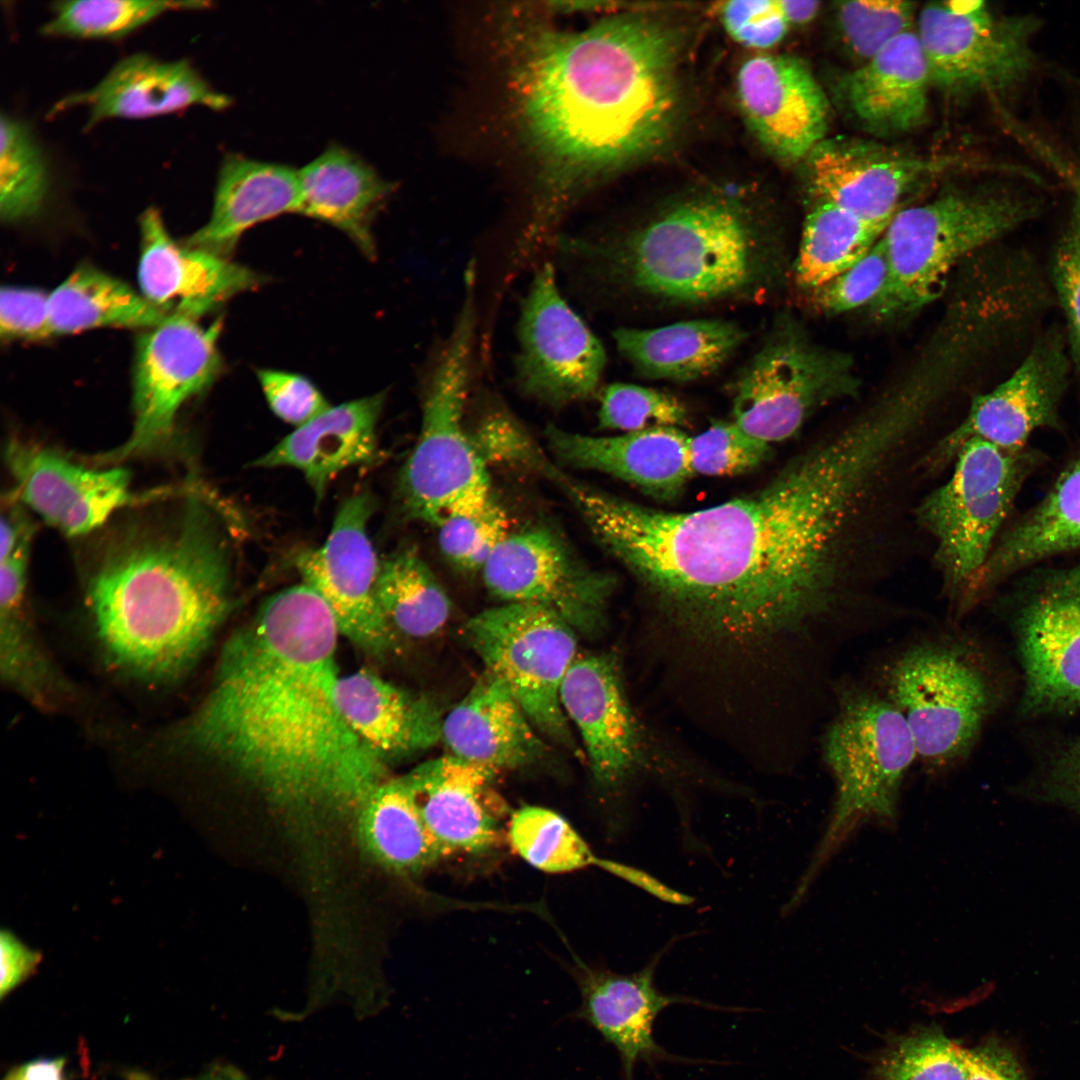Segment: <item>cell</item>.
I'll return each instance as SVG.
<instances>
[{
	"instance_id": "1",
	"label": "cell",
	"mask_w": 1080,
	"mask_h": 1080,
	"mask_svg": "<svg viewBox=\"0 0 1080 1080\" xmlns=\"http://www.w3.org/2000/svg\"><path fill=\"white\" fill-rule=\"evenodd\" d=\"M563 492L664 611L713 632H780L825 616L870 539L868 474L829 438L763 487L694 511L648 507L574 478Z\"/></svg>"
},
{
	"instance_id": "2",
	"label": "cell",
	"mask_w": 1080,
	"mask_h": 1080,
	"mask_svg": "<svg viewBox=\"0 0 1080 1080\" xmlns=\"http://www.w3.org/2000/svg\"><path fill=\"white\" fill-rule=\"evenodd\" d=\"M336 620L301 583L269 596L224 644L207 696L171 734L271 801L355 809L386 779L336 698Z\"/></svg>"
},
{
	"instance_id": "3",
	"label": "cell",
	"mask_w": 1080,
	"mask_h": 1080,
	"mask_svg": "<svg viewBox=\"0 0 1080 1080\" xmlns=\"http://www.w3.org/2000/svg\"><path fill=\"white\" fill-rule=\"evenodd\" d=\"M514 32L516 106L548 179L530 221L550 232L577 180L641 158L672 135L680 39L669 25L639 14L577 32L540 24Z\"/></svg>"
},
{
	"instance_id": "4",
	"label": "cell",
	"mask_w": 1080,
	"mask_h": 1080,
	"mask_svg": "<svg viewBox=\"0 0 1080 1080\" xmlns=\"http://www.w3.org/2000/svg\"><path fill=\"white\" fill-rule=\"evenodd\" d=\"M211 503L191 499L176 521L137 529L92 573L86 601L106 658L165 684L199 659L234 605L232 553Z\"/></svg>"
},
{
	"instance_id": "5",
	"label": "cell",
	"mask_w": 1080,
	"mask_h": 1080,
	"mask_svg": "<svg viewBox=\"0 0 1080 1080\" xmlns=\"http://www.w3.org/2000/svg\"><path fill=\"white\" fill-rule=\"evenodd\" d=\"M558 248L611 283L678 304L753 294L776 264L769 239L746 211L711 197L675 204L620 240L564 237Z\"/></svg>"
},
{
	"instance_id": "6",
	"label": "cell",
	"mask_w": 1080,
	"mask_h": 1080,
	"mask_svg": "<svg viewBox=\"0 0 1080 1080\" xmlns=\"http://www.w3.org/2000/svg\"><path fill=\"white\" fill-rule=\"evenodd\" d=\"M1036 199L1001 188H957L898 211L881 241L889 273L870 304L880 318L921 308L963 258L1033 218Z\"/></svg>"
},
{
	"instance_id": "7",
	"label": "cell",
	"mask_w": 1080,
	"mask_h": 1080,
	"mask_svg": "<svg viewBox=\"0 0 1080 1080\" xmlns=\"http://www.w3.org/2000/svg\"><path fill=\"white\" fill-rule=\"evenodd\" d=\"M824 761L835 781L831 819L791 895L796 908L826 862L861 824L893 825L903 780L917 757L911 730L897 707L871 692L841 694L823 739Z\"/></svg>"
},
{
	"instance_id": "8",
	"label": "cell",
	"mask_w": 1080,
	"mask_h": 1080,
	"mask_svg": "<svg viewBox=\"0 0 1080 1080\" xmlns=\"http://www.w3.org/2000/svg\"><path fill=\"white\" fill-rule=\"evenodd\" d=\"M473 288L467 280L461 310L428 379L420 433L398 483L403 512L436 527L491 494L488 467L464 427L476 329Z\"/></svg>"
},
{
	"instance_id": "9",
	"label": "cell",
	"mask_w": 1080,
	"mask_h": 1080,
	"mask_svg": "<svg viewBox=\"0 0 1080 1080\" xmlns=\"http://www.w3.org/2000/svg\"><path fill=\"white\" fill-rule=\"evenodd\" d=\"M1042 457L1029 447L1011 453L971 438L957 452L949 479L916 506V520L934 541V560L956 618L969 612L972 588Z\"/></svg>"
},
{
	"instance_id": "10",
	"label": "cell",
	"mask_w": 1080,
	"mask_h": 1080,
	"mask_svg": "<svg viewBox=\"0 0 1080 1080\" xmlns=\"http://www.w3.org/2000/svg\"><path fill=\"white\" fill-rule=\"evenodd\" d=\"M576 635L558 615L524 603L488 608L464 626L485 671L508 688L538 732L572 750L560 689L577 658Z\"/></svg>"
},
{
	"instance_id": "11",
	"label": "cell",
	"mask_w": 1080,
	"mask_h": 1080,
	"mask_svg": "<svg viewBox=\"0 0 1080 1080\" xmlns=\"http://www.w3.org/2000/svg\"><path fill=\"white\" fill-rule=\"evenodd\" d=\"M858 385L848 356L810 343L783 321L739 375L731 420L771 446L792 437L818 409L855 395Z\"/></svg>"
},
{
	"instance_id": "12",
	"label": "cell",
	"mask_w": 1080,
	"mask_h": 1080,
	"mask_svg": "<svg viewBox=\"0 0 1080 1080\" xmlns=\"http://www.w3.org/2000/svg\"><path fill=\"white\" fill-rule=\"evenodd\" d=\"M888 699L905 718L917 757L947 766L975 744L992 707L987 675L952 642H927L906 650L888 672Z\"/></svg>"
},
{
	"instance_id": "13",
	"label": "cell",
	"mask_w": 1080,
	"mask_h": 1080,
	"mask_svg": "<svg viewBox=\"0 0 1080 1080\" xmlns=\"http://www.w3.org/2000/svg\"><path fill=\"white\" fill-rule=\"evenodd\" d=\"M1040 21L1032 15H1000L984 1L926 4L917 16V36L932 86L967 98L1003 92L1034 68L1032 38Z\"/></svg>"
},
{
	"instance_id": "14",
	"label": "cell",
	"mask_w": 1080,
	"mask_h": 1080,
	"mask_svg": "<svg viewBox=\"0 0 1080 1080\" xmlns=\"http://www.w3.org/2000/svg\"><path fill=\"white\" fill-rule=\"evenodd\" d=\"M1014 612L1022 714L1080 709V561L1026 570Z\"/></svg>"
},
{
	"instance_id": "15",
	"label": "cell",
	"mask_w": 1080,
	"mask_h": 1080,
	"mask_svg": "<svg viewBox=\"0 0 1080 1080\" xmlns=\"http://www.w3.org/2000/svg\"><path fill=\"white\" fill-rule=\"evenodd\" d=\"M481 573L489 592L504 603L542 607L588 636L605 625L616 584L612 575L589 566L546 525L509 533Z\"/></svg>"
},
{
	"instance_id": "16",
	"label": "cell",
	"mask_w": 1080,
	"mask_h": 1080,
	"mask_svg": "<svg viewBox=\"0 0 1080 1080\" xmlns=\"http://www.w3.org/2000/svg\"><path fill=\"white\" fill-rule=\"evenodd\" d=\"M375 503L367 490L352 494L340 505L326 541L303 549L295 567L331 610L340 635L374 658L398 647L380 609L377 584L381 560L368 534Z\"/></svg>"
},
{
	"instance_id": "17",
	"label": "cell",
	"mask_w": 1080,
	"mask_h": 1080,
	"mask_svg": "<svg viewBox=\"0 0 1080 1080\" xmlns=\"http://www.w3.org/2000/svg\"><path fill=\"white\" fill-rule=\"evenodd\" d=\"M219 329V323L205 327L196 319L169 316L138 338L133 375L134 428L113 458L148 453L168 445L182 405L207 389L220 372Z\"/></svg>"
},
{
	"instance_id": "18",
	"label": "cell",
	"mask_w": 1080,
	"mask_h": 1080,
	"mask_svg": "<svg viewBox=\"0 0 1080 1080\" xmlns=\"http://www.w3.org/2000/svg\"><path fill=\"white\" fill-rule=\"evenodd\" d=\"M518 339L515 378L526 396L561 407L596 390L606 363L604 348L561 295L550 263L532 279Z\"/></svg>"
},
{
	"instance_id": "19",
	"label": "cell",
	"mask_w": 1080,
	"mask_h": 1080,
	"mask_svg": "<svg viewBox=\"0 0 1080 1080\" xmlns=\"http://www.w3.org/2000/svg\"><path fill=\"white\" fill-rule=\"evenodd\" d=\"M1069 368L1062 337H1041L1007 379L975 397L961 422L929 445L920 460L922 472L946 468L971 438L1011 453L1028 448L1035 431L1058 426Z\"/></svg>"
},
{
	"instance_id": "20",
	"label": "cell",
	"mask_w": 1080,
	"mask_h": 1080,
	"mask_svg": "<svg viewBox=\"0 0 1080 1080\" xmlns=\"http://www.w3.org/2000/svg\"><path fill=\"white\" fill-rule=\"evenodd\" d=\"M676 940L671 939L649 962L633 973L621 974L585 964L577 966L574 971L581 1002L571 1017L590 1026L615 1049L620 1060L621 1080H635V1068L639 1063L646 1064L653 1071H657V1066L664 1062L713 1063L711 1060L671 1054L657 1043L654 1026L668 1007L684 1004L717 1011H750L660 990L655 981L656 971Z\"/></svg>"
},
{
	"instance_id": "21",
	"label": "cell",
	"mask_w": 1080,
	"mask_h": 1080,
	"mask_svg": "<svg viewBox=\"0 0 1080 1080\" xmlns=\"http://www.w3.org/2000/svg\"><path fill=\"white\" fill-rule=\"evenodd\" d=\"M803 160L805 186L813 202L832 203L884 223L916 188L956 162L849 136L825 137Z\"/></svg>"
},
{
	"instance_id": "22",
	"label": "cell",
	"mask_w": 1080,
	"mask_h": 1080,
	"mask_svg": "<svg viewBox=\"0 0 1080 1080\" xmlns=\"http://www.w3.org/2000/svg\"><path fill=\"white\" fill-rule=\"evenodd\" d=\"M737 98L754 135L780 160H803L827 137L831 102L798 57L760 54L744 61Z\"/></svg>"
},
{
	"instance_id": "23",
	"label": "cell",
	"mask_w": 1080,
	"mask_h": 1080,
	"mask_svg": "<svg viewBox=\"0 0 1080 1080\" xmlns=\"http://www.w3.org/2000/svg\"><path fill=\"white\" fill-rule=\"evenodd\" d=\"M5 456L15 498L66 536L100 527L133 498L122 468L91 469L20 440L9 442Z\"/></svg>"
},
{
	"instance_id": "24",
	"label": "cell",
	"mask_w": 1080,
	"mask_h": 1080,
	"mask_svg": "<svg viewBox=\"0 0 1080 1080\" xmlns=\"http://www.w3.org/2000/svg\"><path fill=\"white\" fill-rule=\"evenodd\" d=\"M138 282L143 297L167 316L198 319L263 278L210 251L182 245L155 208L140 217Z\"/></svg>"
},
{
	"instance_id": "25",
	"label": "cell",
	"mask_w": 1080,
	"mask_h": 1080,
	"mask_svg": "<svg viewBox=\"0 0 1080 1080\" xmlns=\"http://www.w3.org/2000/svg\"><path fill=\"white\" fill-rule=\"evenodd\" d=\"M930 87V71L917 33L908 30L863 64L836 73L828 97L867 134L890 137L926 121Z\"/></svg>"
},
{
	"instance_id": "26",
	"label": "cell",
	"mask_w": 1080,
	"mask_h": 1080,
	"mask_svg": "<svg viewBox=\"0 0 1080 1080\" xmlns=\"http://www.w3.org/2000/svg\"><path fill=\"white\" fill-rule=\"evenodd\" d=\"M566 717L577 727L593 779L617 794L641 763V738L614 657H577L560 689Z\"/></svg>"
},
{
	"instance_id": "27",
	"label": "cell",
	"mask_w": 1080,
	"mask_h": 1080,
	"mask_svg": "<svg viewBox=\"0 0 1080 1080\" xmlns=\"http://www.w3.org/2000/svg\"><path fill=\"white\" fill-rule=\"evenodd\" d=\"M231 104L187 59L164 61L135 53L117 62L93 87L60 99L50 114L84 107L88 130L109 119H142L192 106L223 111Z\"/></svg>"
},
{
	"instance_id": "28",
	"label": "cell",
	"mask_w": 1080,
	"mask_h": 1080,
	"mask_svg": "<svg viewBox=\"0 0 1080 1080\" xmlns=\"http://www.w3.org/2000/svg\"><path fill=\"white\" fill-rule=\"evenodd\" d=\"M495 774L449 754L404 776L443 856L481 854L498 843L503 805L490 789Z\"/></svg>"
},
{
	"instance_id": "29",
	"label": "cell",
	"mask_w": 1080,
	"mask_h": 1080,
	"mask_svg": "<svg viewBox=\"0 0 1080 1080\" xmlns=\"http://www.w3.org/2000/svg\"><path fill=\"white\" fill-rule=\"evenodd\" d=\"M545 434L550 451L560 463L605 473L657 499L675 498L693 476L689 436L678 427L591 436L551 425Z\"/></svg>"
},
{
	"instance_id": "30",
	"label": "cell",
	"mask_w": 1080,
	"mask_h": 1080,
	"mask_svg": "<svg viewBox=\"0 0 1080 1080\" xmlns=\"http://www.w3.org/2000/svg\"><path fill=\"white\" fill-rule=\"evenodd\" d=\"M336 698L350 729L385 765L423 752L441 738L444 717L432 698L370 669L340 674Z\"/></svg>"
},
{
	"instance_id": "31",
	"label": "cell",
	"mask_w": 1080,
	"mask_h": 1080,
	"mask_svg": "<svg viewBox=\"0 0 1080 1080\" xmlns=\"http://www.w3.org/2000/svg\"><path fill=\"white\" fill-rule=\"evenodd\" d=\"M384 402V393H378L330 406L295 428L252 465L299 470L321 501L339 473L374 464L380 458L376 428Z\"/></svg>"
},
{
	"instance_id": "32",
	"label": "cell",
	"mask_w": 1080,
	"mask_h": 1080,
	"mask_svg": "<svg viewBox=\"0 0 1080 1080\" xmlns=\"http://www.w3.org/2000/svg\"><path fill=\"white\" fill-rule=\"evenodd\" d=\"M537 731L508 688L485 671L443 718L441 738L451 755L497 773L544 756Z\"/></svg>"
},
{
	"instance_id": "33",
	"label": "cell",
	"mask_w": 1080,
	"mask_h": 1080,
	"mask_svg": "<svg viewBox=\"0 0 1080 1080\" xmlns=\"http://www.w3.org/2000/svg\"><path fill=\"white\" fill-rule=\"evenodd\" d=\"M300 206L298 170L228 153L217 174L210 217L185 244L223 256L251 227L299 214Z\"/></svg>"
},
{
	"instance_id": "34",
	"label": "cell",
	"mask_w": 1080,
	"mask_h": 1080,
	"mask_svg": "<svg viewBox=\"0 0 1080 1080\" xmlns=\"http://www.w3.org/2000/svg\"><path fill=\"white\" fill-rule=\"evenodd\" d=\"M1080 550V456L1043 498L999 535L972 598L980 602L1003 581L1046 560Z\"/></svg>"
},
{
	"instance_id": "35",
	"label": "cell",
	"mask_w": 1080,
	"mask_h": 1080,
	"mask_svg": "<svg viewBox=\"0 0 1080 1080\" xmlns=\"http://www.w3.org/2000/svg\"><path fill=\"white\" fill-rule=\"evenodd\" d=\"M299 214L346 234L369 258L376 254L372 224L394 190L373 166L338 144L298 170Z\"/></svg>"
},
{
	"instance_id": "36",
	"label": "cell",
	"mask_w": 1080,
	"mask_h": 1080,
	"mask_svg": "<svg viewBox=\"0 0 1080 1080\" xmlns=\"http://www.w3.org/2000/svg\"><path fill=\"white\" fill-rule=\"evenodd\" d=\"M613 338L638 374L682 382L720 368L743 343L746 333L734 322L695 319L653 329L620 328Z\"/></svg>"
},
{
	"instance_id": "37",
	"label": "cell",
	"mask_w": 1080,
	"mask_h": 1080,
	"mask_svg": "<svg viewBox=\"0 0 1080 1080\" xmlns=\"http://www.w3.org/2000/svg\"><path fill=\"white\" fill-rule=\"evenodd\" d=\"M357 813L360 842L385 869L415 875L443 857L404 776L382 782Z\"/></svg>"
},
{
	"instance_id": "38",
	"label": "cell",
	"mask_w": 1080,
	"mask_h": 1080,
	"mask_svg": "<svg viewBox=\"0 0 1080 1080\" xmlns=\"http://www.w3.org/2000/svg\"><path fill=\"white\" fill-rule=\"evenodd\" d=\"M49 316L54 335L103 327L147 330L169 317L123 281L88 265L49 294Z\"/></svg>"
},
{
	"instance_id": "39",
	"label": "cell",
	"mask_w": 1080,
	"mask_h": 1080,
	"mask_svg": "<svg viewBox=\"0 0 1080 1080\" xmlns=\"http://www.w3.org/2000/svg\"><path fill=\"white\" fill-rule=\"evenodd\" d=\"M889 223L864 219L828 202H812L803 224L795 279L813 291L857 264Z\"/></svg>"
},
{
	"instance_id": "40",
	"label": "cell",
	"mask_w": 1080,
	"mask_h": 1080,
	"mask_svg": "<svg viewBox=\"0 0 1080 1080\" xmlns=\"http://www.w3.org/2000/svg\"><path fill=\"white\" fill-rule=\"evenodd\" d=\"M377 595L385 621L399 640L436 634L451 613L446 591L413 548L381 560Z\"/></svg>"
},
{
	"instance_id": "41",
	"label": "cell",
	"mask_w": 1080,
	"mask_h": 1080,
	"mask_svg": "<svg viewBox=\"0 0 1080 1080\" xmlns=\"http://www.w3.org/2000/svg\"><path fill=\"white\" fill-rule=\"evenodd\" d=\"M203 1L69 0L55 2L41 27L48 37L103 40L122 38L158 17L177 10L207 8Z\"/></svg>"
},
{
	"instance_id": "42",
	"label": "cell",
	"mask_w": 1080,
	"mask_h": 1080,
	"mask_svg": "<svg viewBox=\"0 0 1080 1080\" xmlns=\"http://www.w3.org/2000/svg\"><path fill=\"white\" fill-rule=\"evenodd\" d=\"M0 131V216L6 223H19L41 212L50 191V171L26 123L2 113Z\"/></svg>"
},
{
	"instance_id": "43",
	"label": "cell",
	"mask_w": 1080,
	"mask_h": 1080,
	"mask_svg": "<svg viewBox=\"0 0 1080 1080\" xmlns=\"http://www.w3.org/2000/svg\"><path fill=\"white\" fill-rule=\"evenodd\" d=\"M507 839L518 856L545 873L596 866L599 858L562 815L541 806L515 810L507 824Z\"/></svg>"
},
{
	"instance_id": "44",
	"label": "cell",
	"mask_w": 1080,
	"mask_h": 1080,
	"mask_svg": "<svg viewBox=\"0 0 1080 1080\" xmlns=\"http://www.w3.org/2000/svg\"><path fill=\"white\" fill-rule=\"evenodd\" d=\"M964 1047L937 1026L890 1040L873 1062L871 1080H965Z\"/></svg>"
},
{
	"instance_id": "45",
	"label": "cell",
	"mask_w": 1080,
	"mask_h": 1080,
	"mask_svg": "<svg viewBox=\"0 0 1080 1080\" xmlns=\"http://www.w3.org/2000/svg\"><path fill=\"white\" fill-rule=\"evenodd\" d=\"M915 14V3L910 1L837 2L832 14L833 31L844 53L858 66L911 30Z\"/></svg>"
},
{
	"instance_id": "46",
	"label": "cell",
	"mask_w": 1080,
	"mask_h": 1080,
	"mask_svg": "<svg viewBox=\"0 0 1080 1080\" xmlns=\"http://www.w3.org/2000/svg\"><path fill=\"white\" fill-rule=\"evenodd\" d=\"M437 528L442 554L465 574L481 572L509 534L506 512L492 494L453 511Z\"/></svg>"
},
{
	"instance_id": "47",
	"label": "cell",
	"mask_w": 1080,
	"mask_h": 1080,
	"mask_svg": "<svg viewBox=\"0 0 1080 1080\" xmlns=\"http://www.w3.org/2000/svg\"><path fill=\"white\" fill-rule=\"evenodd\" d=\"M470 436L487 467L501 465L528 470L550 481L559 470L520 421L502 406L489 408Z\"/></svg>"
},
{
	"instance_id": "48",
	"label": "cell",
	"mask_w": 1080,
	"mask_h": 1080,
	"mask_svg": "<svg viewBox=\"0 0 1080 1080\" xmlns=\"http://www.w3.org/2000/svg\"><path fill=\"white\" fill-rule=\"evenodd\" d=\"M601 428L622 433L654 427H678L687 420L685 406L663 391L629 383H613L601 393Z\"/></svg>"
},
{
	"instance_id": "49",
	"label": "cell",
	"mask_w": 1080,
	"mask_h": 1080,
	"mask_svg": "<svg viewBox=\"0 0 1080 1080\" xmlns=\"http://www.w3.org/2000/svg\"><path fill=\"white\" fill-rule=\"evenodd\" d=\"M771 446L753 438L736 423L717 421L689 436L688 453L693 475L734 476L750 471L769 456Z\"/></svg>"
},
{
	"instance_id": "50",
	"label": "cell",
	"mask_w": 1080,
	"mask_h": 1080,
	"mask_svg": "<svg viewBox=\"0 0 1080 1080\" xmlns=\"http://www.w3.org/2000/svg\"><path fill=\"white\" fill-rule=\"evenodd\" d=\"M888 273V259L880 238L857 264L811 291L813 302L821 311L831 314L870 305L883 290Z\"/></svg>"
},
{
	"instance_id": "51",
	"label": "cell",
	"mask_w": 1080,
	"mask_h": 1080,
	"mask_svg": "<svg viewBox=\"0 0 1080 1080\" xmlns=\"http://www.w3.org/2000/svg\"><path fill=\"white\" fill-rule=\"evenodd\" d=\"M1051 274L1067 323L1071 356L1080 368V198L1057 241Z\"/></svg>"
},
{
	"instance_id": "52",
	"label": "cell",
	"mask_w": 1080,
	"mask_h": 1080,
	"mask_svg": "<svg viewBox=\"0 0 1080 1080\" xmlns=\"http://www.w3.org/2000/svg\"><path fill=\"white\" fill-rule=\"evenodd\" d=\"M257 377L273 413L296 428L330 407L314 384L301 375L261 369Z\"/></svg>"
},
{
	"instance_id": "53",
	"label": "cell",
	"mask_w": 1080,
	"mask_h": 1080,
	"mask_svg": "<svg viewBox=\"0 0 1080 1080\" xmlns=\"http://www.w3.org/2000/svg\"><path fill=\"white\" fill-rule=\"evenodd\" d=\"M721 19L729 35L753 48H769L785 36L789 24L777 0H738L726 2Z\"/></svg>"
},
{
	"instance_id": "54",
	"label": "cell",
	"mask_w": 1080,
	"mask_h": 1080,
	"mask_svg": "<svg viewBox=\"0 0 1080 1080\" xmlns=\"http://www.w3.org/2000/svg\"><path fill=\"white\" fill-rule=\"evenodd\" d=\"M0 332L7 340H41L53 334L49 294L35 288L3 287Z\"/></svg>"
},
{
	"instance_id": "55",
	"label": "cell",
	"mask_w": 1080,
	"mask_h": 1080,
	"mask_svg": "<svg viewBox=\"0 0 1080 1080\" xmlns=\"http://www.w3.org/2000/svg\"><path fill=\"white\" fill-rule=\"evenodd\" d=\"M1024 792L1038 802L1065 808L1080 819V735L1057 755L1045 773Z\"/></svg>"
},
{
	"instance_id": "56",
	"label": "cell",
	"mask_w": 1080,
	"mask_h": 1080,
	"mask_svg": "<svg viewBox=\"0 0 1080 1080\" xmlns=\"http://www.w3.org/2000/svg\"><path fill=\"white\" fill-rule=\"evenodd\" d=\"M964 1058L965 1080H1029L1016 1051L998 1038L964 1048Z\"/></svg>"
},
{
	"instance_id": "57",
	"label": "cell",
	"mask_w": 1080,
	"mask_h": 1080,
	"mask_svg": "<svg viewBox=\"0 0 1080 1080\" xmlns=\"http://www.w3.org/2000/svg\"><path fill=\"white\" fill-rule=\"evenodd\" d=\"M41 956L14 935L3 932L0 937V996L4 998L24 982L38 967Z\"/></svg>"
},
{
	"instance_id": "58",
	"label": "cell",
	"mask_w": 1080,
	"mask_h": 1080,
	"mask_svg": "<svg viewBox=\"0 0 1080 1080\" xmlns=\"http://www.w3.org/2000/svg\"><path fill=\"white\" fill-rule=\"evenodd\" d=\"M66 1059H35L10 1069L2 1080H66Z\"/></svg>"
},
{
	"instance_id": "59",
	"label": "cell",
	"mask_w": 1080,
	"mask_h": 1080,
	"mask_svg": "<svg viewBox=\"0 0 1080 1080\" xmlns=\"http://www.w3.org/2000/svg\"><path fill=\"white\" fill-rule=\"evenodd\" d=\"M780 10L789 25H802L815 18L819 9L818 1L777 0Z\"/></svg>"
},
{
	"instance_id": "60",
	"label": "cell",
	"mask_w": 1080,
	"mask_h": 1080,
	"mask_svg": "<svg viewBox=\"0 0 1080 1080\" xmlns=\"http://www.w3.org/2000/svg\"><path fill=\"white\" fill-rule=\"evenodd\" d=\"M193 1080H250L244 1073L233 1066H215Z\"/></svg>"
},
{
	"instance_id": "61",
	"label": "cell",
	"mask_w": 1080,
	"mask_h": 1080,
	"mask_svg": "<svg viewBox=\"0 0 1080 1080\" xmlns=\"http://www.w3.org/2000/svg\"><path fill=\"white\" fill-rule=\"evenodd\" d=\"M1079 187H1080V185H1079ZM1078 197L1080 198V190H1079V194H1078Z\"/></svg>"
}]
</instances>
